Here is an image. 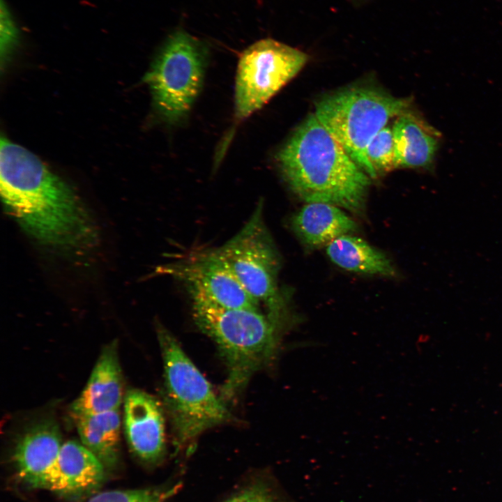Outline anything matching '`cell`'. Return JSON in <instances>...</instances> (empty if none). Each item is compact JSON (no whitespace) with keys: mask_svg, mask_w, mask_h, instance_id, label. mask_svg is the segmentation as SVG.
I'll use <instances>...</instances> for the list:
<instances>
[{"mask_svg":"<svg viewBox=\"0 0 502 502\" xmlns=\"http://www.w3.org/2000/svg\"><path fill=\"white\" fill-rule=\"evenodd\" d=\"M366 155L376 174L395 168L392 128L385 126L376 134L367 145Z\"/></svg>","mask_w":502,"mask_h":502,"instance_id":"cell-18","label":"cell"},{"mask_svg":"<svg viewBox=\"0 0 502 502\" xmlns=\"http://www.w3.org/2000/svg\"><path fill=\"white\" fill-rule=\"evenodd\" d=\"M392 130L395 168L431 167L439 147V132L408 111L397 117Z\"/></svg>","mask_w":502,"mask_h":502,"instance_id":"cell-14","label":"cell"},{"mask_svg":"<svg viewBox=\"0 0 502 502\" xmlns=\"http://www.w3.org/2000/svg\"><path fill=\"white\" fill-rule=\"evenodd\" d=\"M191 296L196 324L215 342L227 367L222 395L233 397L272 359L276 326L258 310L224 307Z\"/></svg>","mask_w":502,"mask_h":502,"instance_id":"cell-3","label":"cell"},{"mask_svg":"<svg viewBox=\"0 0 502 502\" xmlns=\"http://www.w3.org/2000/svg\"><path fill=\"white\" fill-rule=\"evenodd\" d=\"M165 379V402L178 449L191 447L202 432L231 416L210 383L186 356L174 337L158 328Z\"/></svg>","mask_w":502,"mask_h":502,"instance_id":"cell-4","label":"cell"},{"mask_svg":"<svg viewBox=\"0 0 502 502\" xmlns=\"http://www.w3.org/2000/svg\"><path fill=\"white\" fill-rule=\"evenodd\" d=\"M162 269L163 273L185 283L190 295L224 307L258 310L259 303L246 291L217 250L194 254Z\"/></svg>","mask_w":502,"mask_h":502,"instance_id":"cell-9","label":"cell"},{"mask_svg":"<svg viewBox=\"0 0 502 502\" xmlns=\"http://www.w3.org/2000/svg\"><path fill=\"white\" fill-rule=\"evenodd\" d=\"M303 52L271 38L246 48L238 63L235 117L243 120L263 107L307 61Z\"/></svg>","mask_w":502,"mask_h":502,"instance_id":"cell-7","label":"cell"},{"mask_svg":"<svg viewBox=\"0 0 502 502\" xmlns=\"http://www.w3.org/2000/svg\"><path fill=\"white\" fill-rule=\"evenodd\" d=\"M62 445L55 423L44 420L32 426L20 438L13 450V462L17 478L29 487L45 489Z\"/></svg>","mask_w":502,"mask_h":502,"instance_id":"cell-12","label":"cell"},{"mask_svg":"<svg viewBox=\"0 0 502 502\" xmlns=\"http://www.w3.org/2000/svg\"><path fill=\"white\" fill-rule=\"evenodd\" d=\"M124 429L135 456L148 466H156L165 454L162 409L153 396L130 390L124 399Z\"/></svg>","mask_w":502,"mask_h":502,"instance_id":"cell-10","label":"cell"},{"mask_svg":"<svg viewBox=\"0 0 502 502\" xmlns=\"http://www.w3.org/2000/svg\"><path fill=\"white\" fill-rule=\"evenodd\" d=\"M277 158L285 181L307 203L363 211L371 178L314 114L296 128Z\"/></svg>","mask_w":502,"mask_h":502,"instance_id":"cell-2","label":"cell"},{"mask_svg":"<svg viewBox=\"0 0 502 502\" xmlns=\"http://www.w3.org/2000/svg\"><path fill=\"white\" fill-rule=\"evenodd\" d=\"M208 49L182 29L169 36L145 77L155 106L167 121H177L190 111L203 84Z\"/></svg>","mask_w":502,"mask_h":502,"instance_id":"cell-6","label":"cell"},{"mask_svg":"<svg viewBox=\"0 0 502 502\" xmlns=\"http://www.w3.org/2000/svg\"><path fill=\"white\" fill-rule=\"evenodd\" d=\"M123 378L115 342L105 347L82 393L73 403L72 415L119 410Z\"/></svg>","mask_w":502,"mask_h":502,"instance_id":"cell-13","label":"cell"},{"mask_svg":"<svg viewBox=\"0 0 502 502\" xmlns=\"http://www.w3.org/2000/svg\"><path fill=\"white\" fill-rule=\"evenodd\" d=\"M72 416L81 443L102 462L106 470L115 469L120 453L119 410Z\"/></svg>","mask_w":502,"mask_h":502,"instance_id":"cell-16","label":"cell"},{"mask_svg":"<svg viewBox=\"0 0 502 502\" xmlns=\"http://www.w3.org/2000/svg\"><path fill=\"white\" fill-rule=\"evenodd\" d=\"M218 252L246 291L268 308V317L279 322L282 299L277 287V258L259 206L248 222Z\"/></svg>","mask_w":502,"mask_h":502,"instance_id":"cell-8","label":"cell"},{"mask_svg":"<svg viewBox=\"0 0 502 502\" xmlns=\"http://www.w3.org/2000/svg\"><path fill=\"white\" fill-rule=\"evenodd\" d=\"M0 191L6 211L39 244L67 253L95 245L97 229L73 189L36 155L3 137Z\"/></svg>","mask_w":502,"mask_h":502,"instance_id":"cell-1","label":"cell"},{"mask_svg":"<svg viewBox=\"0 0 502 502\" xmlns=\"http://www.w3.org/2000/svg\"><path fill=\"white\" fill-rule=\"evenodd\" d=\"M106 469L82 443H63L47 480L45 489L70 500L94 494L102 485Z\"/></svg>","mask_w":502,"mask_h":502,"instance_id":"cell-11","label":"cell"},{"mask_svg":"<svg viewBox=\"0 0 502 502\" xmlns=\"http://www.w3.org/2000/svg\"><path fill=\"white\" fill-rule=\"evenodd\" d=\"M18 39L17 28L3 0L1 2V57L6 59Z\"/></svg>","mask_w":502,"mask_h":502,"instance_id":"cell-21","label":"cell"},{"mask_svg":"<svg viewBox=\"0 0 502 502\" xmlns=\"http://www.w3.org/2000/svg\"><path fill=\"white\" fill-rule=\"evenodd\" d=\"M293 229L307 247L327 245L357 229L356 222L340 207L324 202L307 203L293 217Z\"/></svg>","mask_w":502,"mask_h":502,"instance_id":"cell-15","label":"cell"},{"mask_svg":"<svg viewBox=\"0 0 502 502\" xmlns=\"http://www.w3.org/2000/svg\"><path fill=\"white\" fill-rule=\"evenodd\" d=\"M173 489L109 490L93 494L87 502H165Z\"/></svg>","mask_w":502,"mask_h":502,"instance_id":"cell-19","label":"cell"},{"mask_svg":"<svg viewBox=\"0 0 502 502\" xmlns=\"http://www.w3.org/2000/svg\"><path fill=\"white\" fill-rule=\"evenodd\" d=\"M326 250L335 264L347 271L388 277L396 274L386 254L360 238L340 236L328 244Z\"/></svg>","mask_w":502,"mask_h":502,"instance_id":"cell-17","label":"cell"},{"mask_svg":"<svg viewBox=\"0 0 502 502\" xmlns=\"http://www.w3.org/2000/svg\"><path fill=\"white\" fill-rule=\"evenodd\" d=\"M410 103L376 88L356 86L324 96L314 114L351 158L375 178L377 174L366 155L367 145L390 119L407 112Z\"/></svg>","mask_w":502,"mask_h":502,"instance_id":"cell-5","label":"cell"},{"mask_svg":"<svg viewBox=\"0 0 502 502\" xmlns=\"http://www.w3.org/2000/svg\"><path fill=\"white\" fill-rule=\"evenodd\" d=\"M225 502H279L268 484L255 480L244 487Z\"/></svg>","mask_w":502,"mask_h":502,"instance_id":"cell-20","label":"cell"}]
</instances>
